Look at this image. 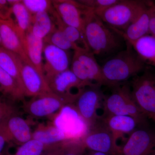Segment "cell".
Instances as JSON below:
<instances>
[{
	"instance_id": "cell-1",
	"label": "cell",
	"mask_w": 155,
	"mask_h": 155,
	"mask_svg": "<svg viewBox=\"0 0 155 155\" xmlns=\"http://www.w3.org/2000/svg\"><path fill=\"white\" fill-rule=\"evenodd\" d=\"M84 35L89 49L94 55L109 57L122 49L124 39L106 25L91 9L83 10Z\"/></svg>"
},
{
	"instance_id": "cell-2",
	"label": "cell",
	"mask_w": 155,
	"mask_h": 155,
	"mask_svg": "<svg viewBox=\"0 0 155 155\" xmlns=\"http://www.w3.org/2000/svg\"><path fill=\"white\" fill-rule=\"evenodd\" d=\"M126 42L125 50L106 59L101 67L103 74L110 87H114L134 77L145 67V64L132 46Z\"/></svg>"
},
{
	"instance_id": "cell-3",
	"label": "cell",
	"mask_w": 155,
	"mask_h": 155,
	"mask_svg": "<svg viewBox=\"0 0 155 155\" xmlns=\"http://www.w3.org/2000/svg\"><path fill=\"white\" fill-rule=\"evenodd\" d=\"M113 88L112 93L105 96L102 116H132L138 121L140 127L148 126V118L142 113L134 100L130 85L127 84H120Z\"/></svg>"
},
{
	"instance_id": "cell-4",
	"label": "cell",
	"mask_w": 155,
	"mask_h": 155,
	"mask_svg": "<svg viewBox=\"0 0 155 155\" xmlns=\"http://www.w3.org/2000/svg\"><path fill=\"white\" fill-rule=\"evenodd\" d=\"M147 1L123 0L100 11H94L106 25L123 31L137 17Z\"/></svg>"
},
{
	"instance_id": "cell-5",
	"label": "cell",
	"mask_w": 155,
	"mask_h": 155,
	"mask_svg": "<svg viewBox=\"0 0 155 155\" xmlns=\"http://www.w3.org/2000/svg\"><path fill=\"white\" fill-rule=\"evenodd\" d=\"M51 119L53 125L65 136L66 141H82L90 129L74 104L64 106Z\"/></svg>"
},
{
	"instance_id": "cell-6",
	"label": "cell",
	"mask_w": 155,
	"mask_h": 155,
	"mask_svg": "<svg viewBox=\"0 0 155 155\" xmlns=\"http://www.w3.org/2000/svg\"><path fill=\"white\" fill-rule=\"evenodd\" d=\"M0 127L7 130L14 144L20 145L32 139L29 123L19 115L15 107L5 101L0 103Z\"/></svg>"
},
{
	"instance_id": "cell-7",
	"label": "cell",
	"mask_w": 155,
	"mask_h": 155,
	"mask_svg": "<svg viewBox=\"0 0 155 155\" xmlns=\"http://www.w3.org/2000/svg\"><path fill=\"white\" fill-rule=\"evenodd\" d=\"M134 100L147 118L155 116V73L147 71L134 77L130 86Z\"/></svg>"
},
{
	"instance_id": "cell-8",
	"label": "cell",
	"mask_w": 155,
	"mask_h": 155,
	"mask_svg": "<svg viewBox=\"0 0 155 155\" xmlns=\"http://www.w3.org/2000/svg\"><path fill=\"white\" fill-rule=\"evenodd\" d=\"M82 143L86 149L106 153L110 155H118L120 146L116 139L104 123L101 117L90 127Z\"/></svg>"
},
{
	"instance_id": "cell-9",
	"label": "cell",
	"mask_w": 155,
	"mask_h": 155,
	"mask_svg": "<svg viewBox=\"0 0 155 155\" xmlns=\"http://www.w3.org/2000/svg\"><path fill=\"white\" fill-rule=\"evenodd\" d=\"M101 85L95 84L80 90L74 104L90 127L99 119L97 111L102 108L105 95Z\"/></svg>"
},
{
	"instance_id": "cell-10",
	"label": "cell",
	"mask_w": 155,
	"mask_h": 155,
	"mask_svg": "<svg viewBox=\"0 0 155 155\" xmlns=\"http://www.w3.org/2000/svg\"><path fill=\"white\" fill-rule=\"evenodd\" d=\"M72 101L49 93L40 96L32 97L30 101L23 102L24 110L32 117L35 118H51L63 107Z\"/></svg>"
},
{
	"instance_id": "cell-11",
	"label": "cell",
	"mask_w": 155,
	"mask_h": 155,
	"mask_svg": "<svg viewBox=\"0 0 155 155\" xmlns=\"http://www.w3.org/2000/svg\"><path fill=\"white\" fill-rule=\"evenodd\" d=\"M155 153V130L138 127L120 146L118 155H150Z\"/></svg>"
},
{
	"instance_id": "cell-12",
	"label": "cell",
	"mask_w": 155,
	"mask_h": 155,
	"mask_svg": "<svg viewBox=\"0 0 155 155\" xmlns=\"http://www.w3.org/2000/svg\"><path fill=\"white\" fill-rule=\"evenodd\" d=\"M47 82L54 93L68 99L73 103L78 96L79 90L76 93L73 94L72 92V89L81 90L86 87L91 86L80 80L70 69L49 78L47 80Z\"/></svg>"
},
{
	"instance_id": "cell-13",
	"label": "cell",
	"mask_w": 155,
	"mask_h": 155,
	"mask_svg": "<svg viewBox=\"0 0 155 155\" xmlns=\"http://www.w3.org/2000/svg\"><path fill=\"white\" fill-rule=\"evenodd\" d=\"M43 71L46 80L69 69L70 57L68 51L51 44L44 43Z\"/></svg>"
},
{
	"instance_id": "cell-14",
	"label": "cell",
	"mask_w": 155,
	"mask_h": 155,
	"mask_svg": "<svg viewBox=\"0 0 155 155\" xmlns=\"http://www.w3.org/2000/svg\"><path fill=\"white\" fill-rule=\"evenodd\" d=\"M21 77L25 97H35L53 92L43 75L32 64L22 60Z\"/></svg>"
},
{
	"instance_id": "cell-15",
	"label": "cell",
	"mask_w": 155,
	"mask_h": 155,
	"mask_svg": "<svg viewBox=\"0 0 155 155\" xmlns=\"http://www.w3.org/2000/svg\"><path fill=\"white\" fill-rule=\"evenodd\" d=\"M0 43L1 47L17 54L23 61L31 64L25 52L16 23L13 19H0Z\"/></svg>"
},
{
	"instance_id": "cell-16",
	"label": "cell",
	"mask_w": 155,
	"mask_h": 155,
	"mask_svg": "<svg viewBox=\"0 0 155 155\" xmlns=\"http://www.w3.org/2000/svg\"><path fill=\"white\" fill-rule=\"evenodd\" d=\"M52 4L61 19L67 25L77 28L84 35V6L77 1L71 0H55L52 1Z\"/></svg>"
},
{
	"instance_id": "cell-17",
	"label": "cell",
	"mask_w": 155,
	"mask_h": 155,
	"mask_svg": "<svg viewBox=\"0 0 155 155\" xmlns=\"http://www.w3.org/2000/svg\"><path fill=\"white\" fill-rule=\"evenodd\" d=\"M104 123L113 133L116 141L125 135H130L140 127L138 121L129 116L107 115L101 116Z\"/></svg>"
},
{
	"instance_id": "cell-18",
	"label": "cell",
	"mask_w": 155,
	"mask_h": 155,
	"mask_svg": "<svg viewBox=\"0 0 155 155\" xmlns=\"http://www.w3.org/2000/svg\"><path fill=\"white\" fill-rule=\"evenodd\" d=\"M110 28L119 34L126 41H135L150 34V15L147 1L145 7L124 31Z\"/></svg>"
},
{
	"instance_id": "cell-19",
	"label": "cell",
	"mask_w": 155,
	"mask_h": 155,
	"mask_svg": "<svg viewBox=\"0 0 155 155\" xmlns=\"http://www.w3.org/2000/svg\"><path fill=\"white\" fill-rule=\"evenodd\" d=\"M22 42L25 52L31 63L45 77L43 62L44 46L43 40L35 36L29 28L25 34Z\"/></svg>"
},
{
	"instance_id": "cell-20",
	"label": "cell",
	"mask_w": 155,
	"mask_h": 155,
	"mask_svg": "<svg viewBox=\"0 0 155 155\" xmlns=\"http://www.w3.org/2000/svg\"><path fill=\"white\" fill-rule=\"evenodd\" d=\"M84 64L92 83L101 86L110 87L103 74L101 67L97 62L95 55L89 50L81 49L74 51V55Z\"/></svg>"
},
{
	"instance_id": "cell-21",
	"label": "cell",
	"mask_w": 155,
	"mask_h": 155,
	"mask_svg": "<svg viewBox=\"0 0 155 155\" xmlns=\"http://www.w3.org/2000/svg\"><path fill=\"white\" fill-rule=\"evenodd\" d=\"M22 60L17 54L0 47V68L13 77L25 93L21 74Z\"/></svg>"
},
{
	"instance_id": "cell-22",
	"label": "cell",
	"mask_w": 155,
	"mask_h": 155,
	"mask_svg": "<svg viewBox=\"0 0 155 155\" xmlns=\"http://www.w3.org/2000/svg\"><path fill=\"white\" fill-rule=\"evenodd\" d=\"M0 91L11 102L25 101V94L19 84L5 70L0 68Z\"/></svg>"
},
{
	"instance_id": "cell-23",
	"label": "cell",
	"mask_w": 155,
	"mask_h": 155,
	"mask_svg": "<svg viewBox=\"0 0 155 155\" xmlns=\"http://www.w3.org/2000/svg\"><path fill=\"white\" fill-rule=\"evenodd\" d=\"M32 139L48 145L66 141L65 136L52 122L47 125L39 123L32 132Z\"/></svg>"
},
{
	"instance_id": "cell-24",
	"label": "cell",
	"mask_w": 155,
	"mask_h": 155,
	"mask_svg": "<svg viewBox=\"0 0 155 155\" xmlns=\"http://www.w3.org/2000/svg\"><path fill=\"white\" fill-rule=\"evenodd\" d=\"M133 47L145 64L155 67V37L150 34L135 41H126Z\"/></svg>"
},
{
	"instance_id": "cell-25",
	"label": "cell",
	"mask_w": 155,
	"mask_h": 155,
	"mask_svg": "<svg viewBox=\"0 0 155 155\" xmlns=\"http://www.w3.org/2000/svg\"><path fill=\"white\" fill-rule=\"evenodd\" d=\"M51 14L44 11L32 15L30 30L36 37L44 40L55 27Z\"/></svg>"
},
{
	"instance_id": "cell-26",
	"label": "cell",
	"mask_w": 155,
	"mask_h": 155,
	"mask_svg": "<svg viewBox=\"0 0 155 155\" xmlns=\"http://www.w3.org/2000/svg\"><path fill=\"white\" fill-rule=\"evenodd\" d=\"M51 14L56 27L63 31L69 41L78 47L90 51L84 37L80 31L75 27L66 24L59 17L55 10Z\"/></svg>"
},
{
	"instance_id": "cell-27",
	"label": "cell",
	"mask_w": 155,
	"mask_h": 155,
	"mask_svg": "<svg viewBox=\"0 0 155 155\" xmlns=\"http://www.w3.org/2000/svg\"><path fill=\"white\" fill-rule=\"evenodd\" d=\"M12 10L15 18L14 21L22 41L30 28L32 15L22 4V1L12 6Z\"/></svg>"
},
{
	"instance_id": "cell-28",
	"label": "cell",
	"mask_w": 155,
	"mask_h": 155,
	"mask_svg": "<svg viewBox=\"0 0 155 155\" xmlns=\"http://www.w3.org/2000/svg\"><path fill=\"white\" fill-rule=\"evenodd\" d=\"M55 145L45 144L38 140L31 139L19 145L14 151L6 149L4 155H39Z\"/></svg>"
},
{
	"instance_id": "cell-29",
	"label": "cell",
	"mask_w": 155,
	"mask_h": 155,
	"mask_svg": "<svg viewBox=\"0 0 155 155\" xmlns=\"http://www.w3.org/2000/svg\"><path fill=\"white\" fill-rule=\"evenodd\" d=\"M44 42L54 45L66 51L69 50L75 51L83 49L78 47L69 41L63 31L57 28L56 26L52 32L44 40Z\"/></svg>"
},
{
	"instance_id": "cell-30",
	"label": "cell",
	"mask_w": 155,
	"mask_h": 155,
	"mask_svg": "<svg viewBox=\"0 0 155 155\" xmlns=\"http://www.w3.org/2000/svg\"><path fill=\"white\" fill-rule=\"evenodd\" d=\"M22 2L32 15L44 11L51 14L54 10L52 1L23 0Z\"/></svg>"
},
{
	"instance_id": "cell-31",
	"label": "cell",
	"mask_w": 155,
	"mask_h": 155,
	"mask_svg": "<svg viewBox=\"0 0 155 155\" xmlns=\"http://www.w3.org/2000/svg\"><path fill=\"white\" fill-rule=\"evenodd\" d=\"M70 69L80 80L83 82L88 84L91 86L98 84L91 82L86 68L84 64L74 55L71 61Z\"/></svg>"
},
{
	"instance_id": "cell-32",
	"label": "cell",
	"mask_w": 155,
	"mask_h": 155,
	"mask_svg": "<svg viewBox=\"0 0 155 155\" xmlns=\"http://www.w3.org/2000/svg\"><path fill=\"white\" fill-rule=\"evenodd\" d=\"M86 150L82 141H65L60 155H85Z\"/></svg>"
},
{
	"instance_id": "cell-33",
	"label": "cell",
	"mask_w": 155,
	"mask_h": 155,
	"mask_svg": "<svg viewBox=\"0 0 155 155\" xmlns=\"http://www.w3.org/2000/svg\"><path fill=\"white\" fill-rule=\"evenodd\" d=\"M94 12L107 8L119 2V0H80L77 1Z\"/></svg>"
},
{
	"instance_id": "cell-34",
	"label": "cell",
	"mask_w": 155,
	"mask_h": 155,
	"mask_svg": "<svg viewBox=\"0 0 155 155\" xmlns=\"http://www.w3.org/2000/svg\"><path fill=\"white\" fill-rule=\"evenodd\" d=\"M12 6L10 5L7 0H0V17L1 19L8 20L12 19Z\"/></svg>"
},
{
	"instance_id": "cell-35",
	"label": "cell",
	"mask_w": 155,
	"mask_h": 155,
	"mask_svg": "<svg viewBox=\"0 0 155 155\" xmlns=\"http://www.w3.org/2000/svg\"><path fill=\"white\" fill-rule=\"evenodd\" d=\"M150 15V34L155 37V3L147 1Z\"/></svg>"
},
{
	"instance_id": "cell-36",
	"label": "cell",
	"mask_w": 155,
	"mask_h": 155,
	"mask_svg": "<svg viewBox=\"0 0 155 155\" xmlns=\"http://www.w3.org/2000/svg\"><path fill=\"white\" fill-rule=\"evenodd\" d=\"M63 143L55 145L39 155H60L62 150Z\"/></svg>"
},
{
	"instance_id": "cell-37",
	"label": "cell",
	"mask_w": 155,
	"mask_h": 155,
	"mask_svg": "<svg viewBox=\"0 0 155 155\" xmlns=\"http://www.w3.org/2000/svg\"><path fill=\"white\" fill-rule=\"evenodd\" d=\"M85 155H110L106 153L94 151L89 150L88 153H85Z\"/></svg>"
},
{
	"instance_id": "cell-38",
	"label": "cell",
	"mask_w": 155,
	"mask_h": 155,
	"mask_svg": "<svg viewBox=\"0 0 155 155\" xmlns=\"http://www.w3.org/2000/svg\"><path fill=\"white\" fill-rule=\"evenodd\" d=\"M8 3L10 5L12 6L17 3L20 2L21 1H19V0H7Z\"/></svg>"
},
{
	"instance_id": "cell-39",
	"label": "cell",
	"mask_w": 155,
	"mask_h": 155,
	"mask_svg": "<svg viewBox=\"0 0 155 155\" xmlns=\"http://www.w3.org/2000/svg\"><path fill=\"white\" fill-rule=\"evenodd\" d=\"M150 119H152L153 121L155 122V116H152V117H151Z\"/></svg>"
},
{
	"instance_id": "cell-40",
	"label": "cell",
	"mask_w": 155,
	"mask_h": 155,
	"mask_svg": "<svg viewBox=\"0 0 155 155\" xmlns=\"http://www.w3.org/2000/svg\"><path fill=\"white\" fill-rule=\"evenodd\" d=\"M150 155H155V153H153L152 154Z\"/></svg>"
}]
</instances>
